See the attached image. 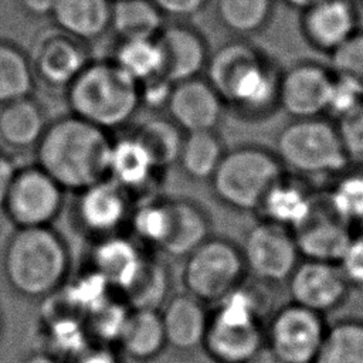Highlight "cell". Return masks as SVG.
I'll use <instances>...</instances> for the list:
<instances>
[{
	"label": "cell",
	"instance_id": "16",
	"mask_svg": "<svg viewBox=\"0 0 363 363\" xmlns=\"http://www.w3.org/2000/svg\"><path fill=\"white\" fill-rule=\"evenodd\" d=\"M166 109L184 133L214 130L221 121L224 102L207 79L191 78L173 85Z\"/></svg>",
	"mask_w": 363,
	"mask_h": 363
},
{
	"label": "cell",
	"instance_id": "13",
	"mask_svg": "<svg viewBox=\"0 0 363 363\" xmlns=\"http://www.w3.org/2000/svg\"><path fill=\"white\" fill-rule=\"evenodd\" d=\"M291 302L320 315L339 309L350 285L336 264L301 259L286 281Z\"/></svg>",
	"mask_w": 363,
	"mask_h": 363
},
{
	"label": "cell",
	"instance_id": "14",
	"mask_svg": "<svg viewBox=\"0 0 363 363\" xmlns=\"http://www.w3.org/2000/svg\"><path fill=\"white\" fill-rule=\"evenodd\" d=\"M132 196L116 182L105 177L78 191L75 216L81 227L96 238L119 234L129 221Z\"/></svg>",
	"mask_w": 363,
	"mask_h": 363
},
{
	"label": "cell",
	"instance_id": "37",
	"mask_svg": "<svg viewBox=\"0 0 363 363\" xmlns=\"http://www.w3.org/2000/svg\"><path fill=\"white\" fill-rule=\"evenodd\" d=\"M274 0H217V16L230 31L248 35L267 26Z\"/></svg>",
	"mask_w": 363,
	"mask_h": 363
},
{
	"label": "cell",
	"instance_id": "47",
	"mask_svg": "<svg viewBox=\"0 0 363 363\" xmlns=\"http://www.w3.org/2000/svg\"><path fill=\"white\" fill-rule=\"evenodd\" d=\"M71 360L72 363H118L115 352L109 347V345L104 343L86 346Z\"/></svg>",
	"mask_w": 363,
	"mask_h": 363
},
{
	"label": "cell",
	"instance_id": "38",
	"mask_svg": "<svg viewBox=\"0 0 363 363\" xmlns=\"http://www.w3.org/2000/svg\"><path fill=\"white\" fill-rule=\"evenodd\" d=\"M129 225L133 235L143 244L162 247L169 227V206L167 200L143 199L133 204Z\"/></svg>",
	"mask_w": 363,
	"mask_h": 363
},
{
	"label": "cell",
	"instance_id": "17",
	"mask_svg": "<svg viewBox=\"0 0 363 363\" xmlns=\"http://www.w3.org/2000/svg\"><path fill=\"white\" fill-rule=\"evenodd\" d=\"M292 233L302 259L337 264L357 231L339 220L320 196L315 211Z\"/></svg>",
	"mask_w": 363,
	"mask_h": 363
},
{
	"label": "cell",
	"instance_id": "34",
	"mask_svg": "<svg viewBox=\"0 0 363 363\" xmlns=\"http://www.w3.org/2000/svg\"><path fill=\"white\" fill-rule=\"evenodd\" d=\"M170 272L167 267L156 259L146 258L142 272L132 286L122 295L130 309L160 311L169 299Z\"/></svg>",
	"mask_w": 363,
	"mask_h": 363
},
{
	"label": "cell",
	"instance_id": "27",
	"mask_svg": "<svg viewBox=\"0 0 363 363\" xmlns=\"http://www.w3.org/2000/svg\"><path fill=\"white\" fill-rule=\"evenodd\" d=\"M47 128L41 106L30 96L0 109V139L13 149L37 146Z\"/></svg>",
	"mask_w": 363,
	"mask_h": 363
},
{
	"label": "cell",
	"instance_id": "49",
	"mask_svg": "<svg viewBox=\"0 0 363 363\" xmlns=\"http://www.w3.org/2000/svg\"><path fill=\"white\" fill-rule=\"evenodd\" d=\"M55 3L57 0H20V4L23 6V9L28 14L37 16V17L51 14Z\"/></svg>",
	"mask_w": 363,
	"mask_h": 363
},
{
	"label": "cell",
	"instance_id": "7",
	"mask_svg": "<svg viewBox=\"0 0 363 363\" xmlns=\"http://www.w3.org/2000/svg\"><path fill=\"white\" fill-rule=\"evenodd\" d=\"M286 173L275 152L261 146H241L225 152L211 176V190L227 207L258 211L268 191Z\"/></svg>",
	"mask_w": 363,
	"mask_h": 363
},
{
	"label": "cell",
	"instance_id": "52",
	"mask_svg": "<svg viewBox=\"0 0 363 363\" xmlns=\"http://www.w3.org/2000/svg\"><path fill=\"white\" fill-rule=\"evenodd\" d=\"M279 1H282L284 4H286V6L292 7V9H296V10L302 11V10L311 7V6H313V4H316V3H319L322 0H279Z\"/></svg>",
	"mask_w": 363,
	"mask_h": 363
},
{
	"label": "cell",
	"instance_id": "19",
	"mask_svg": "<svg viewBox=\"0 0 363 363\" xmlns=\"http://www.w3.org/2000/svg\"><path fill=\"white\" fill-rule=\"evenodd\" d=\"M147 255L130 238L113 234L98 238L91 251V268L123 295L143 269Z\"/></svg>",
	"mask_w": 363,
	"mask_h": 363
},
{
	"label": "cell",
	"instance_id": "1",
	"mask_svg": "<svg viewBox=\"0 0 363 363\" xmlns=\"http://www.w3.org/2000/svg\"><path fill=\"white\" fill-rule=\"evenodd\" d=\"M112 139L104 129L74 115L47 125L35 146L37 166L64 190L81 191L108 177Z\"/></svg>",
	"mask_w": 363,
	"mask_h": 363
},
{
	"label": "cell",
	"instance_id": "22",
	"mask_svg": "<svg viewBox=\"0 0 363 363\" xmlns=\"http://www.w3.org/2000/svg\"><path fill=\"white\" fill-rule=\"evenodd\" d=\"M167 235L159 250L170 257L186 258L210 237V218L189 199H167Z\"/></svg>",
	"mask_w": 363,
	"mask_h": 363
},
{
	"label": "cell",
	"instance_id": "41",
	"mask_svg": "<svg viewBox=\"0 0 363 363\" xmlns=\"http://www.w3.org/2000/svg\"><path fill=\"white\" fill-rule=\"evenodd\" d=\"M329 58L332 72L363 96V30L352 35Z\"/></svg>",
	"mask_w": 363,
	"mask_h": 363
},
{
	"label": "cell",
	"instance_id": "39",
	"mask_svg": "<svg viewBox=\"0 0 363 363\" xmlns=\"http://www.w3.org/2000/svg\"><path fill=\"white\" fill-rule=\"evenodd\" d=\"M44 323L51 349L64 357L74 359L91 345V335L88 332L85 319L74 313H60L44 319Z\"/></svg>",
	"mask_w": 363,
	"mask_h": 363
},
{
	"label": "cell",
	"instance_id": "31",
	"mask_svg": "<svg viewBox=\"0 0 363 363\" xmlns=\"http://www.w3.org/2000/svg\"><path fill=\"white\" fill-rule=\"evenodd\" d=\"M113 289L111 285L92 268L81 275H77L71 282H65L55 292L62 303V311L74 313L82 319L102 308L112 299Z\"/></svg>",
	"mask_w": 363,
	"mask_h": 363
},
{
	"label": "cell",
	"instance_id": "24",
	"mask_svg": "<svg viewBox=\"0 0 363 363\" xmlns=\"http://www.w3.org/2000/svg\"><path fill=\"white\" fill-rule=\"evenodd\" d=\"M86 64L85 50L67 34L45 38L37 50L35 71L51 86L67 88Z\"/></svg>",
	"mask_w": 363,
	"mask_h": 363
},
{
	"label": "cell",
	"instance_id": "8",
	"mask_svg": "<svg viewBox=\"0 0 363 363\" xmlns=\"http://www.w3.org/2000/svg\"><path fill=\"white\" fill-rule=\"evenodd\" d=\"M186 292L203 303H217L242 285L247 274L241 248L227 238L208 237L184 258Z\"/></svg>",
	"mask_w": 363,
	"mask_h": 363
},
{
	"label": "cell",
	"instance_id": "21",
	"mask_svg": "<svg viewBox=\"0 0 363 363\" xmlns=\"http://www.w3.org/2000/svg\"><path fill=\"white\" fill-rule=\"evenodd\" d=\"M204 305L187 292L173 295L166 301L159 312L167 346L182 352L203 346L210 318Z\"/></svg>",
	"mask_w": 363,
	"mask_h": 363
},
{
	"label": "cell",
	"instance_id": "3",
	"mask_svg": "<svg viewBox=\"0 0 363 363\" xmlns=\"http://www.w3.org/2000/svg\"><path fill=\"white\" fill-rule=\"evenodd\" d=\"M9 285L28 299H45L67 282L69 252L64 238L50 227L17 228L3 255Z\"/></svg>",
	"mask_w": 363,
	"mask_h": 363
},
{
	"label": "cell",
	"instance_id": "36",
	"mask_svg": "<svg viewBox=\"0 0 363 363\" xmlns=\"http://www.w3.org/2000/svg\"><path fill=\"white\" fill-rule=\"evenodd\" d=\"M113 62L138 84L162 75V52L156 38L122 40Z\"/></svg>",
	"mask_w": 363,
	"mask_h": 363
},
{
	"label": "cell",
	"instance_id": "4",
	"mask_svg": "<svg viewBox=\"0 0 363 363\" xmlns=\"http://www.w3.org/2000/svg\"><path fill=\"white\" fill-rule=\"evenodd\" d=\"M71 115L105 132L125 126L140 108L139 84L113 61L88 62L67 86Z\"/></svg>",
	"mask_w": 363,
	"mask_h": 363
},
{
	"label": "cell",
	"instance_id": "26",
	"mask_svg": "<svg viewBox=\"0 0 363 363\" xmlns=\"http://www.w3.org/2000/svg\"><path fill=\"white\" fill-rule=\"evenodd\" d=\"M325 206L354 231H363V164H349L328 180Z\"/></svg>",
	"mask_w": 363,
	"mask_h": 363
},
{
	"label": "cell",
	"instance_id": "5",
	"mask_svg": "<svg viewBox=\"0 0 363 363\" xmlns=\"http://www.w3.org/2000/svg\"><path fill=\"white\" fill-rule=\"evenodd\" d=\"M264 299L240 285L216 303L210 313L203 347L218 363H244L265 345Z\"/></svg>",
	"mask_w": 363,
	"mask_h": 363
},
{
	"label": "cell",
	"instance_id": "15",
	"mask_svg": "<svg viewBox=\"0 0 363 363\" xmlns=\"http://www.w3.org/2000/svg\"><path fill=\"white\" fill-rule=\"evenodd\" d=\"M299 24L305 41L315 51L328 55L360 30L353 0H322L301 11Z\"/></svg>",
	"mask_w": 363,
	"mask_h": 363
},
{
	"label": "cell",
	"instance_id": "35",
	"mask_svg": "<svg viewBox=\"0 0 363 363\" xmlns=\"http://www.w3.org/2000/svg\"><path fill=\"white\" fill-rule=\"evenodd\" d=\"M34 71L27 57L16 47L0 43V105L30 96Z\"/></svg>",
	"mask_w": 363,
	"mask_h": 363
},
{
	"label": "cell",
	"instance_id": "45",
	"mask_svg": "<svg viewBox=\"0 0 363 363\" xmlns=\"http://www.w3.org/2000/svg\"><path fill=\"white\" fill-rule=\"evenodd\" d=\"M173 85L174 84H172L162 75H157L147 81L140 82L139 84L140 106L152 111L167 108Z\"/></svg>",
	"mask_w": 363,
	"mask_h": 363
},
{
	"label": "cell",
	"instance_id": "30",
	"mask_svg": "<svg viewBox=\"0 0 363 363\" xmlns=\"http://www.w3.org/2000/svg\"><path fill=\"white\" fill-rule=\"evenodd\" d=\"M224 149L214 130L184 133L177 164L194 180H210L218 167Z\"/></svg>",
	"mask_w": 363,
	"mask_h": 363
},
{
	"label": "cell",
	"instance_id": "9",
	"mask_svg": "<svg viewBox=\"0 0 363 363\" xmlns=\"http://www.w3.org/2000/svg\"><path fill=\"white\" fill-rule=\"evenodd\" d=\"M240 248L247 272L264 284L286 282L302 259L294 233L265 220L245 233Z\"/></svg>",
	"mask_w": 363,
	"mask_h": 363
},
{
	"label": "cell",
	"instance_id": "50",
	"mask_svg": "<svg viewBox=\"0 0 363 363\" xmlns=\"http://www.w3.org/2000/svg\"><path fill=\"white\" fill-rule=\"evenodd\" d=\"M244 363H284V362L267 345H264Z\"/></svg>",
	"mask_w": 363,
	"mask_h": 363
},
{
	"label": "cell",
	"instance_id": "12",
	"mask_svg": "<svg viewBox=\"0 0 363 363\" xmlns=\"http://www.w3.org/2000/svg\"><path fill=\"white\" fill-rule=\"evenodd\" d=\"M333 82L329 65L296 62L279 75L278 108L292 119L326 116Z\"/></svg>",
	"mask_w": 363,
	"mask_h": 363
},
{
	"label": "cell",
	"instance_id": "11",
	"mask_svg": "<svg viewBox=\"0 0 363 363\" xmlns=\"http://www.w3.org/2000/svg\"><path fill=\"white\" fill-rule=\"evenodd\" d=\"M64 203V189L41 167L17 169L4 210L17 228L50 227Z\"/></svg>",
	"mask_w": 363,
	"mask_h": 363
},
{
	"label": "cell",
	"instance_id": "25",
	"mask_svg": "<svg viewBox=\"0 0 363 363\" xmlns=\"http://www.w3.org/2000/svg\"><path fill=\"white\" fill-rule=\"evenodd\" d=\"M111 0H57L51 16L64 34L94 40L111 27Z\"/></svg>",
	"mask_w": 363,
	"mask_h": 363
},
{
	"label": "cell",
	"instance_id": "48",
	"mask_svg": "<svg viewBox=\"0 0 363 363\" xmlns=\"http://www.w3.org/2000/svg\"><path fill=\"white\" fill-rule=\"evenodd\" d=\"M16 172L17 169L13 160L9 156L0 153V210L4 208V203Z\"/></svg>",
	"mask_w": 363,
	"mask_h": 363
},
{
	"label": "cell",
	"instance_id": "23",
	"mask_svg": "<svg viewBox=\"0 0 363 363\" xmlns=\"http://www.w3.org/2000/svg\"><path fill=\"white\" fill-rule=\"evenodd\" d=\"M157 172L152 156L133 135L112 140L108 177L122 186L130 196L142 193L143 189L152 184Z\"/></svg>",
	"mask_w": 363,
	"mask_h": 363
},
{
	"label": "cell",
	"instance_id": "18",
	"mask_svg": "<svg viewBox=\"0 0 363 363\" xmlns=\"http://www.w3.org/2000/svg\"><path fill=\"white\" fill-rule=\"evenodd\" d=\"M319 201L320 193L315 191L306 179L285 173L268 191L258 213L261 220L295 231L309 218Z\"/></svg>",
	"mask_w": 363,
	"mask_h": 363
},
{
	"label": "cell",
	"instance_id": "2",
	"mask_svg": "<svg viewBox=\"0 0 363 363\" xmlns=\"http://www.w3.org/2000/svg\"><path fill=\"white\" fill-rule=\"evenodd\" d=\"M207 81L230 105L247 118H262L278 108L281 72L255 47L231 41L207 61Z\"/></svg>",
	"mask_w": 363,
	"mask_h": 363
},
{
	"label": "cell",
	"instance_id": "44",
	"mask_svg": "<svg viewBox=\"0 0 363 363\" xmlns=\"http://www.w3.org/2000/svg\"><path fill=\"white\" fill-rule=\"evenodd\" d=\"M335 75V74H333ZM363 96L346 81L337 78L335 75V82L332 86L328 109H326V118L330 121H336L346 115L349 111H352Z\"/></svg>",
	"mask_w": 363,
	"mask_h": 363
},
{
	"label": "cell",
	"instance_id": "29",
	"mask_svg": "<svg viewBox=\"0 0 363 363\" xmlns=\"http://www.w3.org/2000/svg\"><path fill=\"white\" fill-rule=\"evenodd\" d=\"M162 16L150 0H113L111 28L121 41L156 38L163 28Z\"/></svg>",
	"mask_w": 363,
	"mask_h": 363
},
{
	"label": "cell",
	"instance_id": "6",
	"mask_svg": "<svg viewBox=\"0 0 363 363\" xmlns=\"http://www.w3.org/2000/svg\"><path fill=\"white\" fill-rule=\"evenodd\" d=\"M275 155L292 174L330 180L350 164L335 122L326 116L292 119L277 136Z\"/></svg>",
	"mask_w": 363,
	"mask_h": 363
},
{
	"label": "cell",
	"instance_id": "46",
	"mask_svg": "<svg viewBox=\"0 0 363 363\" xmlns=\"http://www.w3.org/2000/svg\"><path fill=\"white\" fill-rule=\"evenodd\" d=\"M162 14L191 17L203 10L207 0H150Z\"/></svg>",
	"mask_w": 363,
	"mask_h": 363
},
{
	"label": "cell",
	"instance_id": "43",
	"mask_svg": "<svg viewBox=\"0 0 363 363\" xmlns=\"http://www.w3.org/2000/svg\"><path fill=\"white\" fill-rule=\"evenodd\" d=\"M350 288H363V231H357L336 264Z\"/></svg>",
	"mask_w": 363,
	"mask_h": 363
},
{
	"label": "cell",
	"instance_id": "32",
	"mask_svg": "<svg viewBox=\"0 0 363 363\" xmlns=\"http://www.w3.org/2000/svg\"><path fill=\"white\" fill-rule=\"evenodd\" d=\"M313 363H363V319L343 318L328 325Z\"/></svg>",
	"mask_w": 363,
	"mask_h": 363
},
{
	"label": "cell",
	"instance_id": "28",
	"mask_svg": "<svg viewBox=\"0 0 363 363\" xmlns=\"http://www.w3.org/2000/svg\"><path fill=\"white\" fill-rule=\"evenodd\" d=\"M118 345L132 359L149 360L156 357L167 346L160 312L132 309Z\"/></svg>",
	"mask_w": 363,
	"mask_h": 363
},
{
	"label": "cell",
	"instance_id": "40",
	"mask_svg": "<svg viewBox=\"0 0 363 363\" xmlns=\"http://www.w3.org/2000/svg\"><path fill=\"white\" fill-rule=\"evenodd\" d=\"M130 308L123 299H111L96 312L85 319L91 337H96L99 343L112 345L118 343L126 320L130 313Z\"/></svg>",
	"mask_w": 363,
	"mask_h": 363
},
{
	"label": "cell",
	"instance_id": "20",
	"mask_svg": "<svg viewBox=\"0 0 363 363\" xmlns=\"http://www.w3.org/2000/svg\"><path fill=\"white\" fill-rule=\"evenodd\" d=\"M156 41L162 52V77L172 84L197 78L207 65L206 43L199 33L189 27H164Z\"/></svg>",
	"mask_w": 363,
	"mask_h": 363
},
{
	"label": "cell",
	"instance_id": "51",
	"mask_svg": "<svg viewBox=\"0 0 363 363\" xmlns=\"http://www.w3.org/2000/svg\"><path fill=\"white\" fill-rule=\"evenodd\" d=\"M21 363H58L57 359L51 354H45V353H35L31 354L28 357H26Z\"/></svg>",
	"mask_w": 363,
	"mask_h": 363
},
{
	"label": "cell",
	"instance_id": "42",
	"mask_svg": "<svg viewBox=\"0 0 363 363\" xmlns=\"http://www.w3.org/2000/svg\"><path fill=\"white\" fill-rule=\"evenodd\" d=\"M333 122L350 160L363 159V99L352 111Z\"/></svg>",
	"mask_w": 363,
	"mask_h": 363
},
{
	"label": "cell",
	"instance_id": "10",
	"mask_svg": "<svg viewBox=\"0 0 363 363\" xmlns=\"http://www.w3.org/2000/svg\"><path fill=\"white\" fill-rule=\"evenodd\" d=\"M326 330L323 315L289 302L269 319L265 345L284 363H313Z\"/></svg>",
	"mask_w": 363,
	"mask_h": 363
},
{
	"label": "cell",
	"instance_id": "33",
	"mask_svg": "<svg viewBox=\"0 0 363 363\" xmlns=\"http://www.w3.org/2000/svg\"><path fill=\"white\" fill-rule=\"evenodd\" d=\"M132 135L145 146L159 170L177 163L184 132L170 118H149Z\"/></svg>",
	"mask_w": 363,
	"mask_h": 363
}]
</instances>
